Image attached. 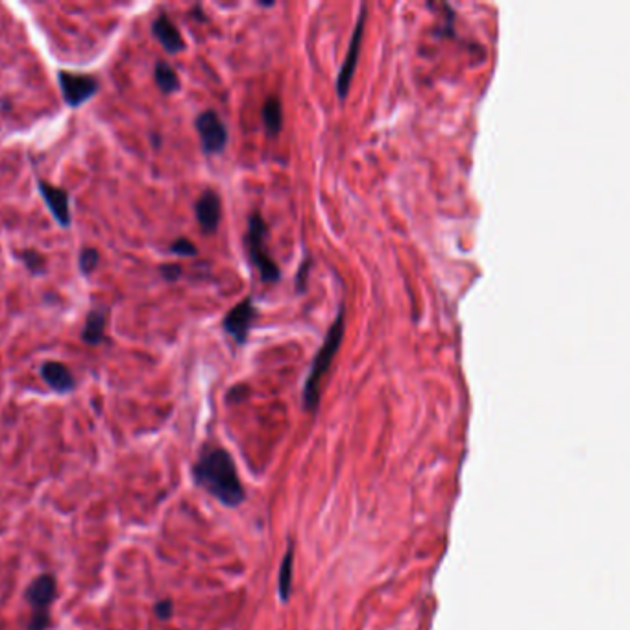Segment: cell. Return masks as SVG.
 I'll return each mask as SVG.
<instances>
[{
	"instance_id": "obj_13",
	"label": "cell",
	"mask_w": 630,
	"mask_h": 630,
	"mask_svg": "<svg viewBox=\"0 0 630 630\" xmlns=\"http://www.w3.org/2000/svg\"><path fill=\"white\" fill-rule=\"evenodd\" d=\"M106 309H93L86 318V327L81 331V340L89 346H98L104 340L106 331Z\"/></svg>"
},
{
	"instance_id": "obj_11",
	"label": "cell",
	"mask_w": 630,
	"mask_h": 630,
	"mask_svg": "<svg viewBox=\"0 0 630 630\" xmlns=\"http://www.w3.org/2000/svg\"><path fill=\"white\" fill-rule=\"evenodd\" d=\"M41 375L45 379V383L56 392H71L76 385L71 370L61 365V362H56V360H49V362L41 366Z\"/></svg>"
},
{
	"instance_id": "obj_14",
	"label": "cell",
	"mask_w": 630,
	"mask_h": 630,
	"mask_svg": "<svg viewBox=\"0 0 630 630\" xmlns=\"http://www.w3.org/2000/svg\"><path fill=\"white\" fill-rule=\"evenodd\" d=\"M261 117L268 136H278L281 131V126H283V109H281V102L278 96H268L265 100L261 109Z\"/></svg>"
},
{
	"instance_id": "obj_9",
	"label": "cell",
	"mask_w": 630,
	"mask_h": 630,
	"mask_svg": "<svg viewBox=\"0 0 630 630\" xmlns=\"http://www.w3.org/2000/svg\"><path fill=\"white\" fill-rule=\"evenodd\" d=\"M37 187H39L41 196H43V200L46 202L50 213L54 215V218L58 220V224H61L63 228H67V225L71 224V209H68L67 190L46 183L45 180L37 181Z\"/></svg>"
},
{
	"instance_id": "obj_20",
	"label": "cell",
	"mask_w": 630,
	"mask_h": 630,
	"mask_svg": "<svg viewBox=\"0 0 630 630\" xmlns=\"http://www.w3.org/2000/svg\"><path fill=\"white\" fill-rule=\"evenodd\" d=\"M159 272L167 281H176L181 275V266L180 265H161L159 266Z\"/></svg>"
},
{
	"instance_id": "obj_7",
	"label": "cell",
	"mask_w": 630,
	"mask_h": 630,
	"mask_svg": "<svg viewBox=\"0 0 630 630\" xmlns=\"http://www.w3.org/2000/svg\"><path fill=\"white\" fill-rule=\"evenodd\" d=\"M255 316L257 311L255 307H253L252 298H246V300L237 303V305L225 315L222 325H224L225 333L231 335V337L235 338V342L244 344L246 342L248 333H250V329H252Z\"/></svg>"
},
{
	"instance_id": "obj_6",
	"label": "cell",
	"mask_w": 630,
	"mask_h": 630,
	"mask_svg": "<svg viewBox=\"0 0 630 630\" xmlns=\"http://www.w3.org/2000/svg\"><path fill=\"white\" fill-rule=\"evenodd\" d=\"M196 131L205 153H220L228 144V128L215 111H203L196 118Z\"/></svg>"
},
{
	"instance_id": "obj_5",
	"label": "cell",
	"mask_w": 630,
	"mask_h": 630,
	"mask_svg": "<svg viewBox=\"0 0 630 630\" xmlns=\"http://www.w3.org/2000/svg\"><path fill=\"white\" fill-rule=\"evenodd\" d=\"M58 80L65 102L71 108L81 106L86 100H89L91 96L95 95L96 89H98V81H96L95 76H91V74H74V72L68 71H59Z\"/></svg>"
},
{
	"instance_id": "obj_1",
	"label": "cell",
	"mask_w": 630,
	"mask_h": 630,
	"mask_svg": "<svg viewBox=\"0 0 630 630\" xmlns=\"http://www.w3.org/2000/svg\"><path fill=\"white\" fill-rule=\"evenodd\" d=\"M194 477L200 487L205 488L220 503L228 507H237L243 503L244 488L240 484L233 459L225 449L215 447L205 451L194 466Z\"/></svg>"
},
{
	"instance_id": "obj_15",
	"label": "cell",
	"mask_w": 630,
	"mask_h": 630,
	"mask_svg": "<svg viewBox=\"0 0 630 630\" xmlns=\"http://www.w3.org/2000/svg\"><path fill=\"white\" fill-rule=\"evenodd\" d=\"M293 575H294V545L288 544V549L283 557V562H281L280 584H278L280 597L283 603L288 599L290 591H293Z\"/></svg>"
},
{
	"instance_id": "obj_21",
	"label": "cell",
	"mask_w": 630,
	"mask_h": 630,
	"mask_svg": "<svg viewBox=\"0 0 630 630\" xmlns=\"http://www.w3.org/2000/svg\"><path fill=\"white\" fill-rule=\"evenodd\" d=\"M156 610H158V616L159 617H168V616H171L172 603H171V601H163V603L158 604V608H156Z\"/></svg>"
},
{
	"instance_id": "obj_16",
	"label": "cell",
	"mask_w": 630,
	"mask_h": 630,
	"mask_svg": "<svg viewBox=\"0 0 630 630\" xmlns=\"http://www.w3.org/2000/svg\"><path fill=\"white\" fill-rule=\"evenodd\" d=\"M153 76H156V83H158L159 89H161L163 93H174V91L180 89V78H178V72H176L167 61H159V63L156 65Z\"/></svg>"
},
{
	"instance_id": "obj_19",
	"label": "cell",
	"mask_w": 630,
	"mask_h": 630,
	"mask_svg": "<svg viewBox=\"0 0 630 630\" xmlns=\"http://www.w3.org/2000/svg\"><path fill=\"white\" fill-rule=\"evenodd\" d=\"M171 250L174 253H178V255H183V257H194L196 255V252H198V250H196V246H194L189 239L174 240L171 246Z\"/></svg>"
},
{
	"instance_id": "obj_10",
	"label": "cell",
	"mask_w": 630,
	"mask_h": 630,
	"mask_svg": "<svg viewBox=\"0 0 630 630\" xmlns=\"http://www.w3.org/2000/svg\"><path fill=\"white\" fill-rule=\"evenodd\" d=\"M152 34L161 43L163 49L167 50L168 54H178V52H181L185 49L183 37H181L180 30L172 23L167 14H161L153 21Z\"/></svg>"
},
{
	"instance_id": "obj_2",
	"label": "cell",
	"mask_w": 630,
	"mask_h": 630,
	"mask_svg": "<svg viewBox=\"0 0 630 630\" xmlns=\"http://www.w3.org/2000/svg\"><path fill=\"white\" fill-rule=\"evenodd\" d=\"M344 307L338 309V315L335 318V322L329 327L327 335L324 338V344L320 346V350L316 351L315 360L311 365V372L307 375L305 385H303V407L307 410H315L318 407L320 401V383L322 379L325 377V374L329 372L331 365H333L335 355L338 353V347L342 344L344 338Z\"/></svg>"
},
{
	"instance_id": "obj_4",
	"label": "cell",
	"mask_w": 630,
	"mask_h": 630,
	"mask_svg": "<svg viewBox=\"0 0 630 630\" xmlns=\"http://www.w3.org/2000/svg\"><path fill=\"white\" fill-rule=\"evenodd\" d=\"M366 11H368V6L360 4L359 19H357L355 30H353V34H351V39H350V49H347V52H346V58H344L342 67H340V71H338L337 83H335V87H337L338 98L340 100L346 98L347 93H350L351 80H353L357 63H359L360 49H362V36H365Z\"/></svg>"
},
{
	"instance_id": "obj_3",
	"label": "cell",
	"mask_w": 630,
	"mask_h": 630,
	"mask_svg": "<svg viewBox=\"0 0 630 630\" xmlns=\"http://www.w3.org/2000/svg\"><path fill=\"white\" fill-rule=\"evenodd\" d=\"M266 224L263 220L261 213H252L248 218V231H246V248L250 261L255 265V268L261 274L263 281L266 283H275L280 281L281 272L278 263L274 261L268 253L266 248Z\"/></svg>"
},
{
	"instance_id": "obj_12",
	"label": "cell",
	"mask_w": 630,
	"mask_h": 630,
	"mask_svg": "<svg viewBox=\"0 0 630 630\" xmlns=\"http://www.w3.org/2000/svg\"><path fill=\"white\" fill-rule=\"evenodd\" d=\"M54 594H56L54 579L50 575H41L39 579H36V581L30 584V588H28L26 591V599L28 603L32 604L37 612H41V610H45V608L52 603Z\"/></svg>"
},
{
	"instance_id": "obj_8",
	"label": "cell",
	"mask_w": 630,
	"mask_h": 630,
	"mask_svg": "<svg viewBox=\"0 0 630 630\" xmlns=\"http://www.w3.org/2000/svg\"><path fill=\"white\" fill-rule=\"evenodd\" d=\"M198 224L205 233H215L222 218V202L220 196L215 190H205V193L196 200L194 205Z\"/></svg>"
},
{
	"instance_id": "obj_18",
	"label": "cell",
	"mask_w": 630,
	"mask_h": 630,
	"mask_svg": "<svg viewBox=\"0 0 630 630\" xmlns=\"http://www.w3.org/2000/svg\"><path fill=\"white\" fill-rule=\"evenodd\" d=\"M98 261H100V255L95 248H86V250L80 253V261H78L80 263L81 274H91V272L96 268Z\"/></svg>"
},
{
	"instance_id": "obj_17",
	"label": "cell",
	"mask_w": 630,
	"mask_h": 630,
	"mask_svg": "<svg viewBox=\"0 0 630 630\" xmlns=\"http://www.w3.org/2000/svg\"><path fill=\"white\" fill-rule=\"evenodd\" d=\"M19 259L28 266V270L32 274H43L45 272V257L36 252V250H24V252L19 253Z\"/></svg>"
}]
</instances>
